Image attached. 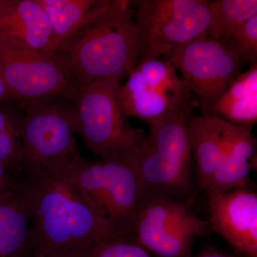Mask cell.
<instances>
[{
	"mask_svg": "<svg viewBox=\"0 0 257 257\" xmlns=\"http://www.w3.org/2000/svg\"><path fill=\"white\" fill-rule=\"evenodd\" d=\"M222 45L243 62L257 63V15L235 29Z\"/></svg>",
	"mask_w": 257,
	"mask_h": 257,
	"instance_id": "21",
	"label": "cell"
},
{
	"mask_svg": "<svg viewBox=\"0 0 257 257\" xmlns=\"http://www.w3.org/2000/svg\"><path fill=\"white\" fill-rule=\"evenodd\" d=\"M18 178L31 207V257L92 248L116 236L60 164L23 170Z\"/></svg>",
	"mask_w": 257,
	"mask_h": 257,
	"instance_id": "1",
	"label": "cell"
},
{
	"mask_svg": "<svg viewBox=\"0 0 257 257\" xmlns=\"http://www.w3.org/2000/svg\"><path fill=\"white\" fill-rule=\"evenodd\" d=\"M229 123L202 114L189 121V145L194 173L199 189L204 191L224 157Z\"/></svg>",
	"mask_w": 257,
	"mask_h": 257,
	"instance_id": "15",
	"label": "cell"
},
{
	"mask_svg": "<svg viewBox=\"0 0 257 257\" xmlns=\"http://www.w3.org/2000/svg\"><path fill=\"white\" fill-rule=\"evenodd\" d=\"M10 101L14 100H13V96H12L11 93H10L8 84L5 82L3 70H2L1 66H0V104L9 102Z\"/></svg>",
	"mask_w": 257,
	"mask_h": 257,
	"instance_id": "26",
	"label": "cell"
},
{
	"mask_svg": "<svg viewBox=\"0 0 257 257\" xmlns=\"http://www.w3.org/2000/svg\"><path fill=\"white\" fill-rule=\"evenodd\" d=\"M18 183V177L10 173L0 160V194L14 189Z\"/></svg>",
	"mask_w": 257,
	"mask_h": 257,
	"instance_id": "23",
	"label": "cell"
},
{
	"mask_svg": "<svg viewBox=\"0 0 257 257\" xmlns=\"http://www.w3.org/2000/svg\"><path fill=\"white\" fill-rule=\"evenodd\" d=\"M92 248L64 250L45 257H89Z\"/></svg>",
	"mask_w": 257,
	"mask_h": 257,
	"instance_id": "25",
	"label": "cell"
},
{
	"mask_svg": "<svg viewBox=\"0 0 257 257\" xmlns=\"http://www.w3.org/2000/svg\"><path fill=\"white\" fill-rule=\"evenodd\" d=\"M37 1L50 20L53 31L55 55L61 45L100 14L111 3V0Z\"/></svg>",
	"mask_w": 257,
	"mask_h": 257,
	"instance_id": "18",
	"label": "cell"
},
{
	"mask_svg": "<svg viewBox=\"0 0 257 257\" xmlns=\"http://www.w3.org/2000/svg\"><path fill=\"white\" fill-rule=\"evenodd\" d=\"M192 257H244L225 251L216 246L207 245L196 256Z\"/></svg>",
	"mask_w": 257,
	"mask_h": 257,
	"instance_id": "24",
	"label": "cell"
},
{
	"mask_svg": "<svg viewBox=\"0 0 257 257\" xmlns=\"http://www.w3.org/2000/svg\"><path fill=\"white\" fill-rule=\"evenodd\" d=\"M0 66L13 100L21 104L64 98L73 101L79 86L54 57L0 41Z\"/></svg>",
	"mask_w": 257,
	"mask_h": 257,
	"instance_id": "10",
	"label": "cell"
},
{
	"mask_svg": "<svg viewBox=\"0 0 257 257\" xmlns=\"http://www.w3.org/2000/svg\"><path fill=\"white\" fill-rule=\"evenodd\" d=\"M30 199L19 182L0 194V257H31Z\"/></svg>",
	"mask_w": 257,
	"mask_h": 257,
	"instance_id": "16",
	"label": "cell"
},
{
	"mask_svg": "<svg viewBox=\"0 0 257 257\" xmlns=\"http://www.w3.org/2000/svg\"><path fill=\"white\" fill-rule=\"evenodd\" d=\"M141 54L133 1L114 0L61 45L54 58L79 87L101 79L127 77Z\"/></svg>",
	"mask_w": 257,
	"mask_h": 257,
	"instance_id": "2",
	"label": "cell"
},
{
	"mask_svg": "<svg viewBox=\"0 0 257 257\" xmlns=\"http://www.w3.org/2000/svg\"><path fill=\"white\" fill-rule=\"evenodd\" d=\"M192 92L167 60L143 61L128 73L120 99L125 115L149 124L191 100Z\"/></svg>",
	"mask_w": 257,
	"mask_h": 257,
	"instance_id": "11",
	"label": "cell"
},
{
	"mask_svg": "<svg viewBox=\"0 0 257 257\" xmlns=\"http://www.w3.org/2000/svg\"></svg>",
	"mask_w": 257,
	"mask_h": 257,
	"instance_id": "28",
	"label": "cell"
},
{
	"mask_svg": "<svg viewBox=\"0 0 257 257\" xmlns=\"http://www.w3.org/2000/svg\"><path fill=\"white\" fill-rule=\"evenodd\" d=\"M209 229L208 221L198 217L187 203L149 194L139 203L132 238L154 257H192L196 240Z\"/></svg>",
	"mask_w": 257,
	"mask_h": 257,
	"instance_id": "6",
	"label": "cell"
},
{
	"mask_svg": "<svg viewBox=\"0 0 257 257\" xmlns=\"http://www.w3.org/2000/svg\"><path fill=\"white\" fill-rule=\"evenodd\" d=\"M10 0H0V10L5 8L9 3Z\"/></svg>",
	"mask_w": 257,
	"mask_h": 257,
	"instance_id": "27",
	"label": "cell"
},
{
	"mask_svg": "<svg viewBox=\"0 0 257 257\" xmlns=\"http://www.w3.org/2000/svg\"><path fill=\"white\" fill-rule=\"evenodd\" d=\"M257 140L248 128L229 124L224 157L204 192H226L251 187L250 173L256 170Z\"/></svg>",
	"mask_w": 257,
	"mask_h": 257,
	"instance_id": "14",
	"label": "cell"
},
{
	"mask_svg": "<svg viewBox=\"0 0 257 257\" xmlns=\"http://www.w3.org/2000/svg\"><path fill=\"white\" fill-rule=\"evenodd\" d=\"M23 110L16 109L8 102L0 104V160L8 172L16 177L23 169Z\"/></svg>",
	"mask_w": 257,
	"mask_h": 257,
	"instance_id": "20",
	"label": "cell"
},
{
	"mask_svg": "<svg viewBox=\"0 0 257 257\" xmlns=\"http://www.w3.org/2000/svg\"><path fill=\"white\" fill-rule=\"evenodd\" d=\"M211 231L235 253L257 257V193L251 187L206 192Z\"/></svg>",
	"mask_w": 257,
	"mask_h": 257,
	"instance_id": "12",
	"label": "cell"
},
{
	"mask_svg": "<svg viewBox=\"0 0 257 257\" xmlns=\"http://www.w3.org/2000/svg\"><path fill=\"white\" fill-rule=\"evenodd\" d=\"M0 41L45 57L55 55L50 20L37 0H10L0 10Z\"/></svg>",
	"mask_w": 257,
	"mask_h": 257,
	"instance_id": "13",
	"label": "cell"
},
{
	"mask_svg": "<svg viewBox=\"0 0 257 257\" xmlns=\"http://www.w3.org/2000/svg\"><path fill=\"white\" fill-rule=\"evenodd\" d=\"M210 24L207 38L224 44L240 25L257 15L256 0H216L209 5Z\"/></svg>",
	"mask_w": 257,
	"mask_h": 257,
	"instance_id": "19",
	"label": "cell"
},
{
	"mask_svg": "<svg viewBox=\"0 0 257 257\" xmlns=\"http://www.w3.org/2000/svg\"><path fill=\"white\" fill-rule=\"evenodd\" d=\"M22 106V171L56 165L79 153L72 101L52 98Z\"/></svg>",
	"mask_w": 257,
	"mask_h": 257,
	"instance_id": "8",
	"label": "cell"
},
{
	"mask_svg": "<svg viewBox=\"0 0 257 257\" xmlns=\"http://www.w3.org/2000/svg\"><path fill=\"white\" fill-rule=\"evenodd\" d=\"M207 0L133 1L140 35L138 63L155 60L171 49L207 37L210 13Z\"/></svg>",
	"mask_w": 257,
	"mask_h": 257,
	"instance_id": "7",
	"label": "cell"
},
{
	"mask_svg": "<svg viewBox=\"0 0 257 257\" xmlns=\"http://www.w3.org/2000/svg\"><path fill=\"white\" fill-rule=\"evenodd\" d=\"M205 114L251 130L257 122V63L240 74Z\"/></svg>",
	"mask_w": 257,
	"mask_h": 257,
	"instance_id": "17",
	"label": "cell"
},
{
	"mask_svg": "<svg viewBox=\"0 0 257 257\" xmlns=\"http://www.w3.org/2000/svg\"><path fill=\"white\" fill-rule=\"evenodd\" d=\"M192 100L150 124V132L128 160L138 175L141 199L149 194L170 196L189 205L201 189L194 173L188 135Z\"/></svg>",
	"mask_w": 257,
	"mask_h": 257,
	"instance_id": "3",
	"label": "cell"
},
{
	"mask_svg": "<svg viewBox=\"0 0 257 257\" xmlns=\"http://www.w3.org/2000/svg\"><path fill=\"white\" fill-rule=\"evenodd\" d=\"M121 79H101L79 87L73 103L76 134L102 162L125 160L140 148L147 134L128 122L120 99Z\"/></svg>",
	"mask_w": 257,
	"mask_h": 257,
	"instance_id": "4",
	"label": "cell"
},
{
	"mask_svg": "<svg viewBox=\"0 0 257 257\" xmlns=\"http://www.w3.org/2000/svg\"><path fill=\"white\" fill-rule=\"evenodd\" d=\"M164 55L197 95L203 114L241 74L244 63L227 47L207 37L174 47Z\"/></svg>",
	"mask_w": 257,
	"mask_h": 257,
	"instance_id": "9",
	"label": "cell"
},
{
	"mask_svg": "<svg viewBox=\"0 0 257 257\" xmlns=\"http://www.w3.org/2000/svg\"><path fill=\"white\" fill-rule=\"evenodd\" d=\"M89 257H154L133 238L115 236L104 240L92 248Z\"/></svg>",
	"mask_w": 257,
	"mask_h": 257,
	"instance_id": "22",
	"label": "cell"
},
{
	"mask_svg": "<svg viewBox=\"0 0 257 257\" xmlns=\"http://www.w3.org/2000/svg\"><path fill=\"white\" fill-rule=\"evenodd\" d=\"M60 165L87 194L113 234L132 238L141 193L131 162L91 161L78 153Z\"/></svg>",
	"mask_w": 257,
	"mask_h": 257,
	"instance_id": "5",
	"label": "cell"
}]
</instances>
